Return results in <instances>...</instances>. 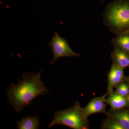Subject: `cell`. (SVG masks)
I'll list each match as a JSON object with an SVG mask.
<instances>
[{"mask_svg": "<svg viewBox=\"0 0 129 129\" xmlns=\"http://www.w3.org/2000/svg\"><path fill=\"white\" fill-rule=\"evenodd\" d=\"M102 128L105 129H124L120 124L112 118L109 117L104 120L102 124Z\"/></svg>", "mask_w": 129, "mask_h": 129, "instance_id": "7c38bea8", "label": "cell"}, {"mask_svg": "<svg viewBox=\"0 0 129 129\" xmlns=\"http://www.w3.org/2000/svg\"><path fill=\"white\" fill-rule=\"evenodd\" d=\"M41 73L42 71L24 73L22 79L18 80L17 84H12L8 89V102L18 112H20L37 97L44 95L49 92L41 80Z\"/></svg>", "mask_w": 129, "mask_h": 129, "instance_id": "6da1fadb", "label": "cell"}, {"mask_svg": "<svg viewBox=\"0 0 129 129\" xmlns=\"http://www.w3.org/2000/svg\"><path fill=\"white\" fill-rule=\"evenodd\" d=\"M106 98V103L111 106V110H118L129 107L127 97L113 92Z\"/></svg>", "mask_w": 129, "mask_h": 129, "instance_id": "52a82bcc", "label": "cell"}, {"mask_svg": "<svg viewBox=\"0 0 129 129\" xmlns=\"http://www.w3.org/2000/svg\"><path fill=\"white\" fill-rule=\"evenodd\" d=\"M111 42L114 48L120 49L129 54V31L117 34Z\"/></svg>", "mask_w": 129, "mask_h": 129, "instance_id": "30bf717a", "label": "cell"}, {"mask_svg": "<svg viewBox=\"0 0 129 129\" xmlns=\"http://www.w3.org/2000/svg\"><path fill=\"white\" fill-rule=\"evenodd\" d=\"M49 45L52 49L53 58L50 64L52 65L58 58L66 57L81 56V55L74 52L69 44L68 42L55 31L52 37Z\"/></svg>", "mask_w": 129, "mask_h": 129, "instance_id": "277c9868", "label": "cell"}, {"mask_svg": "<svg viewBox=\"0 0 129 129\" xmlns=\"http://www.w3.org/2000/svg\"><path fill=\"white\" fill-rule=\"evenodd\" d=\"M56 125H64L74 129H87L89 128L87 118L84 114L83 108L78 102H76L72 107L57 111L55 113L48 127L51 128Z\"/></svg>", "mask_w": 129, "mask_h": 129, "instance_id": "3957f363", "label": "cell"}, {"mask_svg": "<svg viewBox=\"0 0 129 129\" xmlns=\"http://www.w3.org/2000/svg\"><path fill=\"white\" fill-rule=\"evenodd\" d=\"M107 96V93L101 96L97 97L91 99L86 107L83 108L86 117L88 118L90 115L97 113H104L107 115L108 112H106L105 103Z\"/></svg>", "mask_w": 129, "mask_h": 129, "instance_id": "8992f818", "label": "cell"}, {"mask_svg": "<svg viewBox=\"0 0 129 129\" xmlns=\"http://www.w3.org/2000/svg\"><path fill=\"white\" fill-rule=\"evenodd\" d=\"M127 100H128V102L129 103V95L127 97Z\"/></svg>", "mask_w": 129, "mask_h": 129, "instance_id": "9a60e30c", "label": "cell"}, {"mask_svg": "<svg viewBox=\"0 0 129 129\" xmlns=\"http://www.w3.org/2000/svg\"><path fill=\"white\" fill-rule=\"evenodd\" d=\"M104 18L105 23L114 34L129 31V0H119L109 6Z\"/></svg>", "mask_w": 129, "mask_h": 129, "instance_id": "7a4b0ae2", "label": "cell"}, {"mask_svg": "<svg viewBox=\"0 0 129 129\" xmlns=\"http://www.w3.org/2000/svg\"><path fill=\"white\" fill-rule=\"evenodd\" d=\"M115 93L127 97L129 95V85L127 83L122 82L116 86Z\"/></svg>", "mask_w": 129, "mask_h": 129, "instance_id": "4fadbf2b", "label": "cell"}, {"mask_svg": "<svg viewBox=\"0 0 129 129\" xmlns=\"http://www.w3.org/2000/svg\"><path fill=\"white\" fill-rule=\"evenodd\" d=\"M107 115L117 120L124 129H129V111L128 109L123 108L111 110Z\"/></svg>", "mask_w": 129, "mask_h": 129, "instance_id": "9c48e42d", "label": "cell"}, {"mask_svg": "<svg viewBox=\"0 0 129 129\" xmlns=\"http://www.w3.org/2000/svg\"><path fill=\"white\" fill-rule=\"evenodd\" d=\"M113 64L124 69L129 67V54L118 48H114L111 54Z\"/></svg>", "mask_w": 129, "mask_h": 129, "instance_id": "ba28073f", "label": "cell"}, {"mask_svg": "<svg viewBox=\"0 0 129 129\" xmlns=\"http://www.w3.org/2000/svg\"><path fill=\"white\" fill-rule=\"evenodd\" d=\"M17 123V127L19 129H37L39 127L40 120L36 116L22 118Z\"/></svg>", "mask_w": 129, "mask_h": 129, "instance_id": "8fae6325", "label": "cell"}, {"mask_svg": "<svg viewBox=\"0 0 129 129\" xmlns=\"http://www.w3.org/2000/svg\"><path fill=\"white\" fill-rule=\"evenodd\" d=\"M108 95L113 92V89L119 83L124 82L126 77L124 76V69L113 64L108 74Z\"/></svg>", "mask_w": 129, "mask_h": 129, "instance_id": "5b68a950", "label": "cell"}, {"mask_svg": "<svg viewBox=\"0 0 129 129\" xmlns=\"http://www.w3.org/2000/svg\"><path fill=\"white\" fill-rule=\"evenodd\" d=\"M125 81H126L127 84L129 85V76L128 77H126Z\"/></svg>", "mask_w": 129, "mask_h": 129, "instance_id": "5bb4252c", "label": "cell"}]
</instances>
